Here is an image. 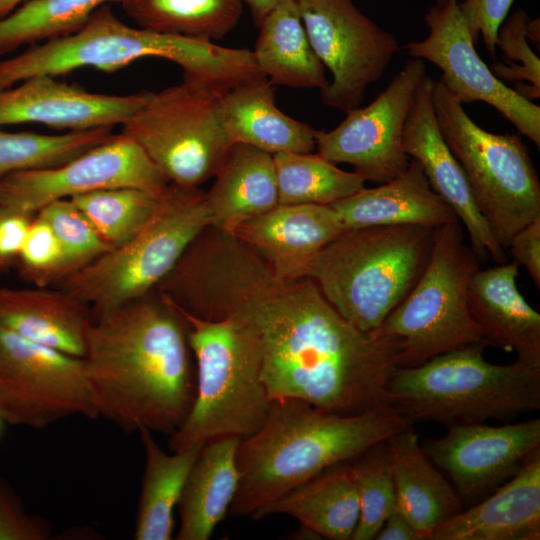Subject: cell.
I'll return each mask as SVG.
<instances>
[{
  "instance_id": "21",
  "label": "cell",
  "mask_w": 540,
  "mask_h": 540,
  "mask_svg": "<svg viewBox=\"0 0 540 540\" xmlns=\"http://www.w3.org/2000/svg\"><path fill=\"white\" fill-rule=\"evenodd\" d=\"M540 448L489 495L437 526L428 540H539Z\"/></svg>"
},
{
  "instance_id": "4",
  "label": "cell",
  "mask_w": 540,
  "mask_h": 540,
  "mask_svg": "<svg viewBox=\"0 0 540 540\" xmlns=\"http://www.w3.org/2000/svg\"><path fill=\"white\" fill-rule=\"evenodd\" d=\"M144 57L172 61L183 70L184 79L218 90H227L244 80L251 65L246 48L132 27L106 4L75 32L0 61V88L33 76L57 77L84 67L113 72Z\"/></svg>"
},
{
  "instance_id": "9",
  "label": "cell",
  "mask_w": 540,
  "mask_h": 540,
  "mask_svg": "<svg viewBox=\"0 0 540 540\" xmlns=\"http://www.w3.org/2000/svg\"><path fill=\"white\" fill-rule=\"evenodd\" d=\"M432 97L442 136L459 162L480 213L507 249L513 236L540 218V182L518 135L496 134L477 125L440 80Z\"/></svg>"
},
{
  "instance_id": "3",
  "label": "cell",
  "mask_w": 540,
  "mask_h": 540,
  "mask_svg": "<svg viewBox=\"0 0 540 540\" xmlns=\"http://www.w3.org/2000/svg\"><path fill=\"white\" fill-rule=\"evenodd\" d=\"M408 424L389 404L341 415L296 398L273 399L261 428L238 445L240 481L228 513L251 516L324 469L354 459Z\"/></svg>"
},
{
  "instance_id": "44",
  "label": "cell",
  "mask_w": 540,
  "mask_h": 540,
  "mask_svg": "<svg viewBox=\"0 0 540 540\" xmlns=\"http://www.w3.org/2000/svg\"><path fill=\"white\" fill-rule=\"evenodd\" d=\"M509 253L523 266L537 289L540 288V218L520 229L512 238Z\"/></svg>"
},
{
  "instance_id": "41",
  "label": "cell",
  "mask_w": 540,
  "mask_h": 540,
  "mask_svg": "<svg viewBox=\"0 0 540 540\" xmlns=\"http://www.w3.org/2000/svg\"><path fill=\"white\" fill-rule=\"evenodd\" d=\"M52 537L51 522L27 513L19 495L0 477V540H49Z\"/></svg>"
},
{
  "instance_id": "35",
  "label": "cell",
  "mask_w": 540,
  "mask_h": 540,
  "mask_svg": "<svg viewBox=\"0 0 540 540\" xmlns=\"http://www.w3.org/2000/svg\"><path fill=\"white\" fill-rule=\"evenodd\" d=\"M113 127L61 134L6 132L0 128V179L8 174L64 164L113 136Z\"/></svg>"
},
{
  "instance_id": "32",
  "label": "cell",
  "mask_w": 540,
  "mask_h": 540,
  "mask_svg": "<svg viewBox=\"0 0 540 540\" xmlns=\"http://www.w3.org/2000/svg\"><path fill=\"white\" fill-rule=\"evenodd\" d=\"M137 27L189 38L220 40L238 24L242 0H122Z\"/></svg>"
},
{
  "instance_id": "34",
  "label": "cell",
  "mask_w": 540,
  "mask_h": 540,
  "mask_svg": "<svg viewBox=\"0 0 540 540\" xmlns=\"http://www.w3.org/2000/svg\"><path fill=\"white\" fill-rule=\"evenodd\" d=\"M122 0H28L0 19V55L78 30L101 6Z\"/></svg>"
},
{
  "instance_id": "6",
  "label": "cell",
  "mask_w": 540,
  "mask_h": 540,
  "mask_svg": "<svg viewBox=\"0 0 540 540\" xmlns=\"http://www.w3.org/2000/svg\"><path fill=\"white\" fill-rule=\"evenodd\" d=\"M173 305L188 324L196 394L188 416L169 435L170 450L220 437L244 440L252 436L264 424L272 403L262 378V354L255 331L236 316L203 319Z\"/></svg>"
},
{
  "instance_id": "37",
  "label": "cell",
  "mask_w": 540,
  "mask_h": 540,
  "mask_svg": "<svg viewBox=\"0 0 540 540\" xmlns=\"http://www.w3.org/2000/svg\"><path fill=\"white\" fill-rule=\"evenodd\" d=\"M359 499V520L352 540H372L397 500L385 440L350 460Z\"/></svg>"
},
{
  "instance_id": "1",
  "label": "cell",
  "mask_w": 540,
  "mask_h": 540,
  "mask_svg": "<svg viewBox=\"0 0 540 540\" xmlns=\"http://www.w3.org/2000/svg\"><path fill=\"white\" fill-rule=\"evenodd\" d=\"M183 299L194 316L232 315L253 328L271 400L296 398L341 415L387 404L401 340L359 330L313 279L279 278L235 236L219 234L196 253Z\"/></svg>"
},
{
  "instance_id": "28",
  "label": "cell",
  "mask_w": 540,
  "mask_h": 540,
  "mask_svg": "<svg viewBox=\"0 0 540 540\" xmlns=\"http://www.w3.org/2000/svg\"><path fill=\"white\" fill-rule=\"evenodd\" d=\"M274 514L294 517L318 538L351 539L359 520V499L350 461L324 469L251 517L258 520Z\"/></svg>"
},
{
  "instance_id": "2",
  "label": "cell",
  "mask_w": 540,
  "mask_h": 540,
  "mask_svg": "<svg viewBox=\"0 0 540 540\" xmlns=\"http://www.w3.org/2000/svg\"><path fill=\"white\" fill-rule=\"evenodd\" d=\"M98 416L125 432L172 434L196 394L181 312L155 289L92 314L82 357Z\"/></svg>"
},
{
  "instance_id": "29",
  "label": "cell",
  "mask_w": 540,
  "mask_h": 540,
  "mask_svg": "<svg viewBox=\"0 0 540 540\" xmlns=\"http://www.w3.org/2000/svg\"><path fill=\"white\" fill-rule=\"evenodd\" d=\"M240 441L227 436L202 446L177 505V540H208L225 518L240 481L236 462Z\"/></svg>"
},
{
  "instance_id": "25",
  "label": "cell",
  "mask_w": 540,
  "mask_h": 540,
  "mask_svg": "<svg viewBox=\"0 0 540 540\" xmlns=\"http://www.w3.org/2000/svg\"><path fill=\"white\" fill-rule=\"evenodd\" d=\"M331 206L346 229L389 225L437 228L459 220L432 190L421 165L412 158L408 168L391 181L374 188L364 187Z\"/></svg>"
},
{
  "instance_id": "42",
  "label": "cell",
  "mask_w": 540,
  "mask_h": 540,
  "mask_svg": "<svg viewBox=\"0 0 540 540\" xmlns=\"http://www.w3.org/2000/svg\"><path fill=\"white\" fill-rule=\"evenodd\" d=\"M514 0H458L459 8L475 44L481 36L485 48L494 58L497 32L508 16Z\"/></svg>"
},
{
  "instance_id": "31",
  "label": "cell",
  "mask_w": 540,
  "mask_h": 540,
  "mask_svg": "<svg viewBox=\"0 0 540 540\" xmlns=\"http://www.w3.org/2000/svg\"><path fill=\"white\" fill-rule=\"evenodd\" d=\"M145 466L133 538L170 540L177 507L188 474L202 448L196 445L166 453L148 429L139 431Z\"/></svg>"
},
{
  "instance_id": "17",
  "label": "cell",
  "mask_w": 540,
  "mask_h": 540,
  "mask_svg": "<svg viewBox=\"0 0 540 540\" xmlns=\"http://www.w3.org/2000/svg\"><path fill=\"white\" fill-rule=\"evenodd\" d=\"M421 446L449 475L463 504L473 505L511 478L540 448V419L502 426L452 425L444 436Z\"/></svg>"
},
{
  "instance_id": "5",
  "label": "cell",
  "mask_w": 540,
  "mask_h": 540,
  "mask_svg": "<svg viewBox=\"0 0 540 540\" xmlns=\"http://www.w3.org/2000/svg\"><path fill=\"white\" fill-rule=\"evenodd\" d=\"M485 341L439 354L410 368L398 367L386 403L409 423L446 426L511 421L540 409V367L519 360L497 365L484 358Z\"/></svg>"
},
{
  "instance_id": "15",
  "label": "cell",
  "mask_w": 540,
  "mask_h": 540,
  "mask_svg": "<svg viewBox=\"0 0 540 540\" xmlns=\"http://www.w3.org/2000/svg\"><path fill=\"white\" fill-rule=\"evenodd\" d=\"M169 184L145 151L119 133L64 164L2 177L0 206L36 214L53 201L113 187L140 188L161 197Z\"/></svg>"
},
{
  "instance_id": "50",
  "label": "cell",
  "mask_w": 540,
  "mask_h": 540,
  "mask_svg": "<svg viewBox=\"0 0 540 540\" xmlns=\"http://www.w3.org/2000/svg\"><path fill=\"white\" fill-rule=\"evenodd\" d=\"M437 1H438V2H442V1H444V0H437Z\"/></svg>"
},
{
  "instance_id": "47",
  "label": "cell",
  "mask_w": 540,
  "mask_h": 540,
  "mask_svg": "<svg viewBox=\"0 0 540 540\" xmlns=\"http://www.w3.org/2000/svg\"><path fill=\"white\" fill-rule=\"evenodd\" d=\"M540 21L539 19H529L527 24V37L529 42L537 44L539 46L540 42Z\"/></svg>"
},
{
  "instance_id": "43",
  "label": "cell",
  "mask_w": 540,
  "mask_h": 540,
  "mask_svg": "<svg viewBox=\"0 0 540 540\" xmlns=\"http://www.w3.org/2000/svg\"><path fill=\"white\" fill-rule=\"evenodd\" d=\"M35 215L0 206V272L15 267Z\"/></svg>"
},
{
  "instance_id": "38",
  "label": "cell",
  "mask_w": 540,
  "mask_h": 540,
  "mask_svg": "<svg viewBox=\"0 0 540 540\" xmlns=\"http://www.w3.org/2000/svg\"><path fill=\"white\" fill-rule=\"evenodd\" d=\"M36 214L50 225L62 246L65 278L111 249L70 199L53 201Z\"/></svg>"
},
{
  "instance_id": "33",
  "label": "cell",
  "mask_w": 540,
  "mask_h": 540,
  "mask_svg": "<svg viewBox=\"0 0 540 540\" xmlns=\"http://www.w3.org/2000/svg\"><path fill=\"white\" fill-rule=\"evenodd\" d=\"M279 204L331 205L365 187V180L312 153L273 154Z\"/></svg>"
},
{
  "instance_id": "23",
  "label": "cell",
  "mask_w": 540,
  "mask_h": 540,
  "mask_svg": "<svg viewBox=\"0 0 540 540\" xmlns=\"http://www.w3.org/2000/svg\"><path fill=\"white\" fill-rule=\"evenodd\" d=\"M92 321L88 304L58 288L0 286V327L82 358Z\"/></svg>"
},
{
  "instance_id": "10",
  "label": "cell",
  "mask_w": 540,
  "mask_h": 540,
  "mask_svg": "<svg viewBox=\"0 0 540 540\" xmlns=\"http://www.w3.org/2000/svg\"><path fill=\"white\" fill-rule=\"evenodd\" d=\"M480 264L464 241L459 220L434 229L423 274L371 333L401 340L398 367H417L439 354L484 341L468 306V286Z\"/></svg>"
},
{
  "instance_id": "45",
  "label": "cell",
  "mask_w": 540,
  "mask_h": 540,
  "mask_svg": "<svg viewBox=\"0 0 540 540\" xmlns=\"http://www.w3.org/2000/svg\"><path fill=\"white\" fill-rule=\"evenodd\" d=\"M377 540H422L420 534L397 508L386 518L375 536Z\"/></svg>"
},
{
  "instance_id": "26",
  "label": "cell",
  "mask_w": 540,
  "mask_h": 540,
  "mask_svg": "<svg viewBox=\"0 0 540 540\" xmlns=\"http://www.w3.org/2000/svg\"><path fill=\"white\" fill-rule=\"evenodd\" d=\"M272 85L259 75L221 96L220 112L229 139L272 155L311 153L316 149L317 130L283 113L276 106Z\"/></svg>"
},
{
  "instance_id": "8",
  "label": "cell",
  "mask_w": 540,
  "mask_h": 540,
  "mask_svg": "<svg viewBox=\"0 0 540 540\" xmlns=\"http://www.w3.org/2000/svg\"><path fill=\"white\" fill-rule=\"evenodd\" d=\"M209 225L205 192L170 183L152 217L132 238L56 286L88 304L91 314L107 311L154 290Z\"/></svg>"
},
{
  "instance_id": "18",
  "label": "cell",
  "mask_w": 540,
  "mask_h": 540,
  "mask_svg": "<svg viewBox=\"0 0 540 540\" xmlns=\"http://www.w3.org/2000/svg\"><path fill=\"white\" fill-rule=\"evenodd\" d=\"M433 81L427 74L417 90L403 131L404 150L419 162L432 190L465 226L479 261L490 257L497 264L506 263L505 249L477 208L464 172L442 136L432 97Z\"/></svg>"
},
{
  "instance_id": "16",
  "label": "cell",
  "mask_w": 540,
  "mask_h": 540,
  "mask_svg": "<svg viewBox=\"0 0 540 540\" xmlns=\"http://www.w3.org/2000/svg\"><path fill=\"white\" fill-rule=\"evenodd\" d=\"M428 36L405 45L442 72L440 81L462 103L484 102L540 147V107L500 81L475 49L458 0L437 2L425 15Z\"/></svg>"
},
{
  "instance_id": "20",
  "label": "cell",
  "mask_w": 540,
  "mask_h": 540,
  "mask_svg": "<svg viewBox=\"0 0 540 540\" xmlns=\"http://www.w3.org/2000/svg\"><path fill=\"white\" fill-rule=\"evenodd\" d=\"M346 230L331 205L278 204L233 234L284 280L309 277L321 250Z\"/></svg>"
},
{
  "instance_id": "11",
  "label": "cell",
  "mask_w": 540,
  "mask_h": 540,
  "mask_svg": "<svg viewBox=\"0 0 540 540\" xmlns=\"http://www.w3.org/2000/svg\"><path fill=\"white\" fill-rule=\"evenodd\" d=\"M223 94L183 79L150 92L121 133L145 151L169 183L199 188L215 176L233 145L220 112Z\"/></svg>"
},
{
  "instance_id": "22",
  "label": "cell",
  "mask_w": 540,
  "mask_h": 540,
  "mask_svg": "<svg viewBox=\"0 0 540 540\" xmlns=\"http://www.w3.org/2000/svg\"><path fill=\"white\" fill-rule=\"evenodd\" d=\"M518 269L514 261L479 269L468 286V306L488 345L540 367V314L518 291Z\"/></svg>"
},
{
  "instance_id": "27",
  "label": "cell",
  "mask_w": 540,
  "mask_h": 540,
  "mask_svg": "<svg viewBox=\"0 0 540 540\" xmlns=\"http://www.w3.org/2000/svg\"><path fill=\"white\" fill-rule=\"evenodd\" d=\"M205 192L210 226L228 234L279 204L273 155L234 143Z\"/></svg>"
},
{
  "instance_id": "14",
  "label": "cell",
  "mask_w": 540,
  "mask_h": 540,
  "mask_svg": "<svg viewBox=\"0 0 540 540\" xmlns=\"http://www.w3.org/2000/svg\"><path fill=\"white\" fill-rule=\"evenodd\" d=\"M426 75L424 60L406 61L369 105L348 111L330 131L317 130V153L334 164L352 165L365 182L383 184L402 174L410 162L403 146L405 122Z\"/></svg>"
},
{
  "instance_id": "24",
  "label": "cell",
  "mask_w": 540,
  "mask_h": 540,
  "mask_svg": "<svg viewBox=\"0 0 540 540\" xmlns=\"http://www.w3.org/2000/svg\"><path fill=\"white\" fill-rule=\"evenodd\" d=\"M397 508L428 540L432 531L464 509L455 488L424 452L409 423L385 440Z\"/></svg>"
},
{
  "instance_id": "7",
  "label": "cell",
  "mask_w": 540,
  "mask_h": 540,
  "mask_svg": "<svg viewBox=\"0 0 540 540\" xmlns=\"http://www.w3.org/2000/svg\"><path fill=\"white\" fill-rule=\"evenodd\" d=\"M434 229L419 225L346 229L321 250L309 277L348 322L372 333L423 274Z\"/></svg>"
},
{
  "instance_id": "13",
  "label": "cell",
  "mask_w": 540,
  "mask_h": 540,
  "mask_svg": "<svg viewBox=\"0 0 540 540\" xmlns=\"http://www.w3.org/2000/svg\"><path fill=\"white\" fill-rule=\"evenodd\" d=\"M311 47L332 80L322 102L347 113L381 79L399 50L393 34L364 15L352 0H297Z\"/></svg>"
},
{
  "instance_id": "12",
  "label": "cell",
  "mask_w": 540,
  "mask_h": 540,
  "mask_svg": "<svg viewBox=\"0 0 540 540\" xmlns=\"http://www.w3.org/2000/svg\"><path fill=\"white\" fill-rule=\"evenodd\" d=\"M0 415L33 429L97 417L83 359L0 327Z\"/></svg>"
},
{
  "instance_id": "36",
  "label": "cell",
  "mask_w": 540,
  "mask_h": 540,
  "mask_svg": "<svg viewBox=\"0 0 540 540\" xmlns=\"http://www.w3.org/2000/svg\"><path fill=\"white\" fill-rule=\"evenodd\" d=\"M69 199L112 249L128 241L148 222L160 197L140 188L113 187Z\"/></svg>"
},
{
  "instance_id": "48",
  "label": "cell",
  "mask_w": 540,
  "mask_h": 540,
  "mask_svg": "<svg viewBox=\"0 0 540 540\" xmlns=\"http://www.w3.org/2000/svg\"><path fill=\"white\" fill-rule=\"evenodd\" d=\"M28 0H0V19Z\"/></svg>"
},
{
  "instance_id": "46",
  "label": "cell",
  "mask_w": 540,
  "mask_h": 540,
  "mask_svg": "<svg viewBox=\"0 0 540 540\" xmlns=\"http://www.w3.org/2000/svg\"><path fill=\"white\" fill-rule=\"evenodd\" d=\"M246 3L251 11L252 17L257 25L263 18L269 14L274 8L288 0H242Z\"/></svg>"
},
{
  "instance_id": "49",
  "label": "cell",
  "mask_w": 540,
  "mask_h": 540,
  "mask_svg": "<svg viewBox=\"0 0 540 540\" xmlns=\"http://www.w3.org/2000/svg\"><path fill=\"white\" fill-rule=\"evenodd\" d=\"M3 423H4V420L0 415V435H1V432H2Z\"/></svg>"
},
{
  "instance_id": "39",
  "label": "cell",
  "mask_w": 540,
  "mask_h": 540,
  "mask_svg": "<svg viewBox=\"0 0 540 540\" xmlns=\"http://www.w3.org/2000/svg\"><path fill=\"white\" fill-rule=\"evenodd\" d=\"M530 17L523 9L507 16L497 32L496 47H499L506 64L496 62L492 73L502 82L522 81L529 83V100L540 96V59L530 46L527 24Z\"/></svg>"
},
{
  "instance_id": "40",
  "label": "cell",
  "mask_w": 540,
  "mask_h": 540,
  "mask_svg": "<svg viewBox=\"0 0 540 540\" xmlns=\"http://www.w3.org/2000/svg\"><path fill=\"white\" fill-rule=\"evenodd\" d=\"M15 267L21 279L37 287L57 285L66 276L62 246L38 214L29 227Z\"/></svg>"
},
{
  "instance_id": "30",
  "label": "cell",
  "mask_w": 540,
  "mask_h": 540,
  "mask_svg": "<svg viewBox=\"0 0 540 540\" xmlns=\"http://www.w3.org/2000/svg\"><path fill=\"white\" fill-rule=\"evenodd\" d=\"M258 26L252 53L272 84L319 90L327 86L325 67L311 47L297 0L281 3Z\"/></svg>"
},
{
  "instance_id": "19",
  "label": "cell",
  "mask_w": 540,
  "mask_h": 540,
  "mask_svg": "<svg viewBox=\"0 0 540 540\" xmlns=\"http://www.w3.org/2000/svg\"><path fill=\"white\" fill-rule=\"evenodd\" d=\"M149 94L94 93L53 76L37 75L0 88V128L21 123L68 131L114 127L139 109Z\"/></svg>"
}]
</instances>
